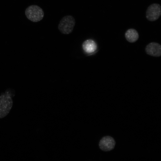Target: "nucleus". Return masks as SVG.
Here are the masks:
<instances>
[{
  "label": "nucleus",
  "mask_w": 161,
  "mask_h": 161,
  "mask_svg": "<svg viewBox=\"0 0 161 161\" xmlns=\"http://www.w3.org/2000/svg\"><path fill=\"white\" fill-rule=\"evenodd\" d=\"M13 89L8 88L0 95V119L6 116L9 113L13 105L12 97L15 95Z\"/></svg>",
  "instance_id": "obj_1"
},
{
  "label": "nucleus",
  "mask_w": 161,
  "mask_h": 161,
  "mask_svg": "<svg viewBox=\"0 0 161 161\" xmlns=\"http://www.w3.org/2000/svg\"><path fill=\"white\" fill-rule=\"evenodd\" d=\"M25 13L28 19L35 22L41 21L44 16L42 9L36 5H32L27 7L25 10Z\"/></svg>",
  "instance_id": "obj_2"
},
{
  "label": "nucleus",
  "mask_w": 161,
  "mask_h": 161,
  "mask_svg": "<svg viewBox=\"0 0 161 161\" xmlns=\"http://www.w3.org/2000/svg\"><path fill=\"white\" fill-rule=\"evenodd\" d=\"M75 24L74 18L71 15H66L63 17L60 21L58 29L62 33L68 34L73 31Z\"/></svg>",
  "instance_id": "obj_3"
},
{
  "label": "nucleus",
  "mask_w": 161,
  "mask_h": 161,
  "mask_svg": "<svg viewBox=\"0 0 161 161\" xmlns=\"http://www.w3.org/2000/svg\"><path fill=\"white\" fill-rule=\"evenodd\" d=\"M161 15V6L160 4L154 3L148 7L146 12V17L151 21L157 20Z\"/></svg>",
  "instance_id": "obj_4"
},
{
  "label": "nucleus",
  "mask_w": 161,
  "mask_h": 161,
  "mask_svg": "<svg viewBox=\"0 0 161 161\" xmlns=\"http://www.w3.org/2000/svg\"><path fill=\"white\" fill-rule=\"evenodd\" d=\"M115 145V142L114 138L109 136L103 137L99 143V147L102 151H108L113 149Z\"/></svg>",
  "instance_id": "obj_5"
},
{
  "label": "nucleus",
  "mask_w": 161,
  "mask_h": 161,
  "mask_svg": "<svg viewBox=\"0 0 161 161\" xmlns=\"http://www.w3.org/2000/svg\"><path fill=\"white\" fill-rule=\"evenodd\" d=\"M145 50L147 54L153 56L158 57L161 55V46L157 43L149 44L146 47Z\"/></svg>",
  "instance_id": "obj_6"
},
{
  "label": "nucleus",
  "mask_w": 161,
  "mask_h": 161,
  "mask_svg": "<svg viewBox=\"0 0 161 161\" xmlns=\"http://www.w3.org/2000/svg\"><path fill=\"white\" fill-rule=\"evenodd\" d=\"M84 51L88 54L95 52L97 50V46L96 42L92 39H88L84 41L82 44Z\"/></svg>",
  "instance_id": "obj_7"
},
{
  "label": "nucleus",
  "mask_w": 161,
  "mask_h": 161,
  "mask_svg": "<svg viewBox=\"0 0 161 161\" xmlns=\"http://www.w3.org/2000/svg\"><path fill=\"white\" fill-rule=\"evenodd\" d=\"M126 40L129 42L133 43L138 39L139 35L137 31L134 29L128 30L125 33Z\"/></svg>",
  "instance_id": "obj_8"
}]
</instances>
